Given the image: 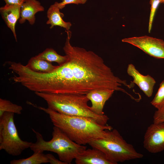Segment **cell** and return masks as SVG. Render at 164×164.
Instances as JSON below:
<instances>
[{"label":"cell","instance_id":"7","mask_svg":"<svg viewBox=\"0 0 164 164\" xmlns=\"http://www.w3.org/2000/svg\"><path fill=\"white\" fill-rule=\"evenodd\" d=\"M122 41L138 47L155 58L164 59V41L162 39L144 36L124 38Z\"/></svg>","mask_w":164,"mask_h":164},{"label":"cell","instance_id":"11","mask_svg":"<svg viewBox=\"0 0 164 164\" xmlns=\"http://www.w3.org/2000/svg\"><path fill=\"white\" fill-rule=\"evenodd\" d=\"M44 10V8L39 1L25 0L21 6L19 23L23 24L27 20L30 24L33 25L35 22L36 13Z\"/></svg>","mask_w":164,"mask_h":164},{"label":"cell","instance_id":"3","mask_svg":"<svg viewBox=\"0 0 164 164\" xmlns=\"http://www.w3.org/2000/svg\"><path fill=\"white\" fill-rule=\"evenodd\" d=\"M46 102L48 108L61 114L84 117L105 125L109 119L105 114L99 115L93 112L88 105L89 101L86 95L35 92Z\"/></svg>","mask_w":164,"mask_h":164},{"label":"cell","instance_id":"1","mask_svg":"<svg viewBox=\"0 0 164 164\" xmlns=\"http://www.w3.org/2000/svg\"><path fill=\"white\" fill-rule=\"evenodd\" d=\"M67 33L63 49L66 61L52 72L42 73L30 70L27 82L32 91L56 94L86 95L92 90L103 89L129 94L121 87H131L125 80L115 76L101 57L94 52L72 46L71 32Z\"/></svg>","mask_w":164,"mask_h":164},{"label":"cell","instance_id":"19","mask_svg":"<svg viewBox=\"0 0 164 164\" xmlns=\"http://www.w3.org/2000/svg\"><path fill=\"white\" fill-rule=\"evenodd\" d=\"M151 103L157 110L164 107V80L160 84L158 91Z\"/></svg>","mask_w":164,"mask_h":164},{"label":"cell","instance_id":"16","mask_svg":"<svg viewBox=\"0 0 164 164\" xmlns=\"http://www.w3.org/2000/svg\"><path fill=\"white\" fill-rule=\"evenodd\" d=\"M49 162L46 155L43 152L37 151L34 152L31 156L26 158L14 159L10 162V164H40Z\"/></svg>","mask_w":164,"mask_h":164},{"label":"cell","instance_id":"18","mask_svg":"<svg viewBox=\"0 0 164 164\" xmlns=\"http://www.w3.org/2000/svg\"><path fill=\"white\" fill-rule=\"evenodd\" d=\"M22 109L21 106L13 104L9 100L0 98V116L6 112L20 114Z\"/></svg>","mask_w":164,"mask_h":164},{"label":"cell","instance_id":"2","mask_svg":"<svg viewBox=\"0 0 164 164\" xmlns=\"http://www.w3.org/2000/svg\"><path fill=\"white\" fill-rule=\"evenodd\" d=\"M32 104L47 114L54 126L58 128L71 140L80 145L88 144L93 139L104 138L107 134V130L113 129L111 126L100 124L90 118L66 115L48 108Z\"/></svg>","mask_w":164,"mask_h":164},{"label":"cell","instance_id":"13","mask_svg":"<svg viewBox=\"0 0 164 164\" xmlns=\"http://www.w3.org/2000/svg\"><path fill=\"white\" fill-rule=\"evenodd\" d=\"M76 164H112L105 154L94 148L86 149L75 159Z\"/></svg>","mask_w":164,"mask_h":164},{"label":"cell","instance_id":"22","mask_svg":"<svg viewBox=\"0 0 164 164\" xmlns=\"http://www.w3.org/2000/svg\"><path fill=\"white\" fill-rule=\"evenodd\" d=\"M153 119L154 122H164V107L155 112Z\"/></svg>","mask_w":164,"mask_h":164},{"label":"cell","instance_id":"24","mask_svg":"<svg viewBox=\"0 0 164 164\" xmlns=\"http://www.w3.org/2000/svg\"><path fill=\"white\" fill-rule=\"evenodd\" d=\"M5 4L9 5H21L25 0H3Z\"/></svg>","mask_w":164,"mask_h":164},{"label":"cell","instance_id":"17","mask_svg":"<svg viewBox=\"0 0 164 164\" xmlns=\"http://www.w3.org/2000/svg\"><path fill=\"white\" fill-rule=\"evenodd\" d=\"M36 57L48 62H55L59 65H60L65 62L67 57L59 54L56 51L52 48H47L41 53L36 56Z\"/></svg>","mask_w":164,"mask_h":164},{"label":"cell","instance_id":"21","mask_svg":"<svg viewBox=\"0 0 164 164\" xmlns=\"http://www.w3.org/2000/svg\"><path fill=\"white\" fill-rule=\"evenodd\" d=\"M87 0H62L60 2H58V4L60 9L64 8L67 5L69 4H85Z\"/></svg>","mask_w":164,"mask_h":164},{"label":"cell","instance_id":"8","mask_svg":"<svg viewBox=\"0 0 164 164\" xmlns=\"http://www.w3.org/2000/svg\"><path fill=\"white\" fill-rule=\"evenodd\" d=\"M143 146L152 153L164 150V122H153L148 127L144 135Z\"/></svg>","mask_w":164,"mask_h":164},{"label":"cell","instance_id":"12","mask_svg":"<svg viewBox=\"0 0 164 164\" xmlns=\"http://www.w3.org/2000/svg\"><path fill=\"white\" fill-rule=\"evenodd\" d=\"M21 5H9L7 4L0 8V13L2 18L7 26L12 31L17 41L15 27L17 21L20 17Z\"/></svg>","mask_w":164,"mask_h":164},{"label":"cell","instance_id":"5","mask_svg":"<svg viewBox=\"0 0 164 164\" xmlns=\"http://www.w3.org/2000/svg\"><path fill=\"white\" fill-rule=\"evenodd\" d=\"M88 144L102 152L112 164L143 156V154L136 151L132 145L128 143L116 129L107 130L105 137L92 139Z\"/></svg>","mask_w":164,"mask_h":164},{"label":"cell","instance_id":"9","mask_svg":"<svg viewBox=\"0 0 164 164\" xmlns=\"http://www.w3.org/2000/svg\"><path fill=\"white\" fill-rule=\"evenodd\" d=\"M127 71L128 74L133 78L131 83L136 84L147 97H151L156 83L155 79L149 75L141 74L132 64L128 65Z\"/></svg>","mask_w":164,"mask_h":164},{"label":"cell","instance_id":"15","mask_svg":"<svg viewBox=\"0 0 164 164\" xmlns=\"http://www.w3.org/2000/svg\"><path fill=\"white\" fill-rule=\"evenodd\" d=\"M26 65L33 71L45 73L52 72L57 66L53 65L51 62L39 59L36 56L31 57Z\"/></svg>","mask_w":164,"mask_h":164},{"label":"cell","instance_id":"4","mask_svg":"<svg viewBox=\"0 0 164 164\" xmlns=\"http://www.w3.org/2000/svg\"><path fill=\"white\" fill-rule=\"evenodd\" d=\"M36 141L32 143L30 148L34 152L50 151L57 154L59 160L66 164H71L74 159L87 149V147L77 144L70 138L57 127L54 126L52 138L50 141H45L42 135L34 129Z\"/></svg>","mask_w":164,"mask_h":164},{"label":"cell","instance_id":"25","mask_svg":"<svg viewBox=\"0 0 164 164\" xmlns=\"http://www.w3.org/2000/svg\"><path fill=\"white\" fill-rule=\"evenodd\" d=\"M161 3H164V0H161Z\"/></svg>","mask_w":164,"mask_h":164},{"label":"cell","instance_id":"6","mask_svg":"<svg viewBox=\"0 0 164 164\" xmlns=\"http://www.w3.org/2000/svg\"><path fill=\"white\" fill-rule=\"evenodd\" d=\"M14 113L5 112L0 116V150L13 156L20 155L32 142L22 140L14 121Z\"/></svg>","mask_w":164,"mask_h":164},{"label":"cell","instance_id":"10","mask_svg":"<svg viewBox=\"0 0 164 164\" xmlns=\"http://www.w3.org/2000/svg\"><path fill=\"white\" fill-rule=\"evenodd\" d=\"M114 90L98 89L91 91L86 95L90 101L92 105L90 107L91 111L99 115L104 114L103 109L106 101L112 96Z\"/></svg>","mask_w":164,"mask_h":164},{"label":"cell","instance_id":"23","mask_svg":"<svg viewBox=\"0 0 164 164\" xmlns=\"http://www.w3.org/2000/svg\"><path fill=\"white\" fill-rule=\"evenodd\" d=\"M49 159V162L51 164H66L64 162L61 161L60 160L56 159L55 157L52 154H46Z\"/></svg>","mask_w":164,"mask_h":164},{"label":"cell","instance_id":"14","mask_svg":"<svg viewBox=\"0 0 164 164\" xmlns=\"http://www.w3.org/2000/svg\"><path fill=\"white\" fill-rule=\"evenodd\" d=\"M58 3L55 2L50 6L47 10L46 14L48 19L46 24L50 25V29L55 26H59L65 29L66 31L69 30L72 24L70 22H65L63 19L64 15L60 12Z\"/></svg>","mask_w":164,"mask_h":164},{"label":"cell","instance_id":"20","mask_svg":"<svg viewBox=\"0 0 164 164\" xmlns=\"http://www.w3.org/2000/svg\"><path fill=\"white\" fill-rule=\"evenodd\" d=\"M161 0H150V12L149 15L148 31L150 33L152 29V24L155 15L159 5L161 3Z\"/></svg>","mask_w":164,"mask_h":164}]
</instances>
